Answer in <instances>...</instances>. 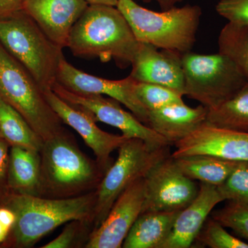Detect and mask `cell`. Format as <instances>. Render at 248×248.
Instances as JSON below:
<instances>
[{
    "instance_id": "obj_1",
    "label": "cell",
    "mask_w": 248,
    "mask_h": 248,
    "mask_svg": "<svg viewBox=\"0 0 248 248\" xmlns=\"http://www.w3.org/2000/svg\"><path fill=\"white\" fill-rule=\"evenodd\" d=\"M140 42L117 6L89 4L77 21L68 46L75 56L114 60L120 68L131 66Z\"/></svg>"
},
{
    "instance_id": "obj_2",
    "label": "cell",
    "mask_w": 248,
    "mask_h": 248,
    "mask_svg": "<svg viewBox=\"0 0 248 248\" xmlns=\"http://www.w3.org/2000/svg\"><path fill=\"white\" fill-rule=\"evenodd\" d=\"M96 190L66 199L10 193L1 203L16 215V222L9 234L13 246L29 248L68 222H89L93 226Z\"/></svg>"
},
{
    "instance_id": "obj_3",
    "label": "cell",
    "mask_w": 248,
    "mask_h": 248,
    "mask_svg": "<svg viewBox=\"0 0 248 248\" xmlns=\"http://www.w3.org/2000/svg\"><path fill=\"white\" fill-rule=\"evenodd\" d=\"M40 154L41 197L66 199L89 193L97 190L106 173L67 130L44 142Z\"/></svg>"
},
{
    "instance_id": "obj_4",
    "label": "cell",
    "mask_w": 248,
    "mask_h": 248,
    "mask_svg": "<svg viewBox=\"0 0 248 248\" xmlns=\"http://www.w3.org/2000/svg\"><path fill=\"white\" fill-rule=\"evenodd\" d=\"M116 6L139 42L182 54L193 48L202 15L200 6L187 4L157 12L134 0H119Z\"/></svg>"
},
{
    "instance_id": "obj_5",
    "label": "cell",
    "mask_w": 248,
    "mask_h": 248,
    "mask_svg": "<svg viewBox=\"0 0 248 248\" xmlns=\"http://www.w3.org/2000/svg\"><path fill=\"white\" fill-rule=\"evenodd\" d=\"M0 44L45 91L58 81L59 66L64 58L55 45L24 11L0 19Z\"/></svg>"
},
{
    "instance_id": "obj_6",
    "label": "cell",
    "mask_w": 248,
    "mask_h": 248,
    "mask_svg": "<svg viewBox=\"0 0 248 248\" xmlns=\"http://www.w3.org/2000/svg\"><path fill=\"white\" fill-rule=\"evenodd\" d=\"M0 97L25 119L44 142L66 131L44 90L1 44Z\"/></svg>"
},
{
    "instance_id": "obj_7",
    "label": "cell",
    "mask_w": 248,
    "mask_h": 248,
    "mask_svg": "<svg viewBox=\"0 0 248 248\" xmlns=\"http://www.w3.org/2000/svg\"><path fill=\"white\" fill-rule=\"evenodd\" d=\"M170 146L154 147L137 138L124 142L119 148L118 157L96 190L93 231L102 224L115 201L128 186L146 177L154 166L171 155Z\"/></svg>"
},
{
    "instance_id": "obj_8",
    "label": "cell",
    "mask_w": 248,
    "mask_h": 248,
    "mask_svg": "<svg viewBox=\"0 0 248 248\" xmlns=\"http://www.w3.org/2000/svg\"><path fill=\"white\" fill-rule=\"evenodd\" d=\"M182 65L184 95L208 110L231 99L248 81L234 62L219 52L183 54Z\"/></svg>"
},
{
    "instance_id": "obj_9",
    "label": "cell",
    "mask_w": 248,
    "mask_h": 248,
    "mask_svg": "<svg viewBox=\"0 0 248 248\" xmlns=\"http://www.w3.org/2000/svg\"><path fill=\"white\" fill-rule=\"evenodd\" d=\"M52 90L70 105L86 112L96 122L115 127L127 138L140 139L154 147L171 146L159 134L142 123L132 112L124 110L120 103L112 98L73 92L58 82L53 85Z\"/></svg>"
},
{
    "instance_id": "obj_10",
    "label": "cell",
    "mask_w": 248,
    "mask_h": 248,
    "mask_svg": "<svg viewBox=\"0 0 248 248\" xmlns=\"http://www.w3.org/2000/svg\"><path fill=\"white\" fill-rule=\"evenodd\" d=\"M144 180L146 192L141 214L181 211L198 193L194 180L179 170L171 155L154 166Z\"/></svg>"
},
{
    "instance_id": "obj_11",
    "label": "cell",
    "mask_w": 248,
    "mask_h": 248,
    "mask_svg": "<svg viewBox=\"0 0 248 248\" xmlns=\"http://www.w3.org/2000/svg\"><path fill=\"white\" fill-rule=\"evenodd\" d=\"M57 82L73 92L112 98L125 106L142 123L148 125L149 112L137 95V81L130 76L120 80L104 79L80 71L63 58L59 66Z\"/></svg>"
},
{
    "instance_id": "obj_12",
    "label": "cell",
    "mask_w": 248,
    "mask_h": 248,
    "mask_svg": "<svg viewBox=\"0 0 248 248\" xmlns=\"http://www.w3.org/2000/svg\"><path fill=\"white\" fill-rule=\"evenodd\" d=\"M144 177L128 186L112 205L102 224L90 233L86 248H120L141 215L145 201Z\"/></svg>"
},
{
    "instance_id": "obj_13",
    "label": "cell",
    "mask_w": 248,
    "mask_h": 248,
    "mask_svg": "<svg viewBox=\"0 0 248 248\" xmlns=\"http://www.w3.org/2000/svg\"><path fill=\"white\" fill-rule=\"evenodd\" d=\"M172 157L209 155L236 161H248V133L214 126L206 122L174 144Z\"/></svg>"
},
{
    "instance_id": "obj_14",
    "label": "cell",
    "mask_w": 248,
    "mask_h": 248,
    "mask_svg": "<svg viewBox=\"0 0 248 248\" xmlns=\"http://www.w3.org/2000/svg\"><path fill=\"white\" fill-rule=\"evenodd\" d=\"M46 99L62 122L69 125L83 139L96 156L98 164L106 172L113 163L111 154L128 140L122 135H113L99 128L86 112L70 105L52 89L44 91Z\"/></svg>"
},
{
    "instance_id": "obj_15",
    "label": "cell",
    "mask_w": 248,
    "mask_h": 248,
    "mask_svg": "<svg viewBox=\"0 0 248 248\" xmlns=\"http://www.w3.org/2000/svg\"><path fill=\"white\" fill-rule=\"evenodd\" d=\"M140 42L130 76L138 82L166 86L184 96L183 54Z\"/></svg>"
},
{
    "instance_id": "obj_16",
    "label": "cell",
    "mask_w": 248,
    "mask_h": 248,
    "mask_svg": "<svg viewBox=\"0 0 248 248\" xmlns=\"http://www.w3.org/2000/svg\"><path fill=\"white\" fill-rule=\"evenodd\" d=\"M89 5L86 0H24L22 11L55 45L64 48L73 26Z\"/></svg>"
},
{
    "instance_id": "obj_17",
    "label": "cell",
    "mask_w": 248,
    "mask_h": 248,
    "mask_svg": "<svg viewBox=\"0 0 248 248\" xmlns=\"http://www.w3.org/2000/svg\"><path fill=\"white\" fill-rule=\"evenodd\" d=\"M223 202L217 186L201 182L197 197L179 212L172 231L160 248H190L213 209Z\"/></svg>"
},
{
    "instance_id": "obj_18",
    "label": "cell",
    "mask_w": 248,
    "mask_h": 248,
    "mask_svg": "<svg viewBox=\"0 0 248 248\" xmlns=\"http://www.w3.org/2000/svg\"><path fill=\"white\" fill-rule=\"evenodd\" d=\"M208 112V109L202 104L196 108L184 102L172 104L149 111L148 126L172 146L205 123Z\"/></svg>"
},
{
    "instance_id": "obj_19",
    "label": "cell",
    "mask_w": 248,
    "mask_h": 248,
    "mask_svg": "<svg viewBox=\"0 0 248 248\" xmlns=\"http://www.w3.org/2000/svg\"><path fill=\"white\" fill-rule=\"evenodd\" d=\"M40 152L11 147L8 172L10 193L40 196Z\"/></svg>"
},
{
    "instance_id": "obj_20",
    "label": "cell",
    "mask_w": 248,
    "mask_h": 248,
    "mask_svg": "<svg viewBox=\"0 0 248 248\" xmlns=\"http://www.w3.org/2000/svg\"><path fill=\"white\" fill-rule=\"evenodd\" d=\"M180 211L142 213L124 240V248H160Z\"/></svg>"
},
{
    "instance_id": "obj_21",
    "label": "cell",
    "mask_w": 248,
    "mask_h": 248,
    "mask_svg": "<svg viewBox=\"0 0 248 248\" xmlns=\"http://www.w3.org/2000/svg\"><path fill=\"white\" fill-rule=\"evenodd\" d=\"M174 159L177 167L187 177L215 186L223 184L241 162L209 155H193Z\"/></svg>"
},
{
    "instance_id": "obj_22",
    "label": "cell",
    "mask_w": 248,
    "mask_h": 248,
    "mask_svg": "<svg viewBox=\"0 0 248 248\" xmlns=\"http://www.w3.org/2000/svg\"><path fill=\"white\" fill-rule=\"evenodd\" d=\"M0 137L10 146L40 152L44 141L14 108L0 97Z\"/></svg>"
},
{
    "instance_id": "obj_23",
    "label": "cell",
    "mask_w": 248,
    "mask_h": 248,
    "mask_svg": "<svg viewBox=\"0 0 248 248\" xmlns=\"http://www.w3.org/2000/svg\"><path fill=\"white\" fill-rule=\"evenodd\" d=\"M206 123L248 133V81L231 99L209 110Z\"/></svg>"
},
{
    "instance_id": "obj_24",
    "label": "cell",
    "mask_w": 248,
    "mask_h": 248,
    "mask_svg": "<svg viewBox=\"0 0 248 248\" xmlns=\"http://www.w3.org/2000/svg\"><path fill=\"white\" fill-rule=\"evenodd\" d=\"M218 44L219 53L231 59L248 81V27L228 22Z\"/></svg>"
},
{
    "instance_id": "obj_25",
    "label": "cell",
    "mask_w": 248,
    "mask_h": 248,
    "mask_svg": "<svg viewBox=\"0 0 248 248\" xmlns=\"http://www.w3.org/2000/svg\"><path fill=\"white\" fill-rule=\"evenodd\" d=\"M135 91L140 102L148 112L172 104L184 102L183 100L184 96L161 85L137 81Z\"/></svg>"
},
{
    "instance_id": "obj_26",
    "label": "cell",
    "mask_w": 248,
    "mask_h": 248,
    "mask_svg": "<svg viewBox=\"0 0 248 248\" xmlns=\"http://www.w3.org/2000/svg\"><path fill=\"white\" fill-rule=\"evenodd\" d=\"M227 202L223 208L212 212V218L248 241V204Z\"/></svg>"
},
{
    "instance_id": "obj_27",
    "label": "cell",
    "mask_w": 248,
    "mask_h": 248,
    "mask_svg": "<svg viewBox=\"0 0 248 248\" xmlns=\"http://www.w3.org/2000/svg\"><path fill=\"white\" fill-rule=\"evenodd\" d=\"M196 241L210 248H248V242L230 234L212 217L205 222Z\"/></svg>"
},
{
    "instance_id": "obj_28",
    "label": "cell",
    "mask_w": 248,
    "mask_h": 248,
    "mask_svg": "<svg viewBox=\"0 0 248 248\" xmlns=\"http://www.w3.org/2000/svg\"><path fill=\"white\" fill-rule=\"evenodd\" d=\"M217 187L225 202L248 204V161H241L225 182Z\"/></svg>"
},
{
    "instance_id": "obj_29",
    "label": "cell",
    "mask_w": 248,
    "mask_h": 248,
    "mask_svg": "<svg viewBox=\"0 0 248 248\" xmlns=\"http://www.w3.org/2000/svg\"><path fill=\"white\" fill-rule=\"evenodd\" d=\"M216 11L228 22L248 27V0H220Z\"/></svg>"
},
{
    "instance_id": "obj_30",
    "label": "cell",
    "mask_w": 248,
    "mask_h": 248,
    "mask_svg": "<svg viewBox=\"0 0 248 248\" xmlns=\"http://www.w3.org/2000/svg\"><path fill=\"white\" fill-rule=\"evenodd\" d=\"M92 226L89 222L71 221L67 223L64 229L58 237L53 241L41 247L42 248H73L79 239L80 235H82L86 228ZM93 228V226H92Z\"/></svg>"
},
{
    "instance_id": "obj_31",
    "label": "cell",
    "mask_w": 248,
    "mask_h": 248,
    "mask_svg": "<svg viewBox=\"0 0 248 248\" xmlns=\"http://www.w3.org/2000/svg\"><path fill=\"white\" fill-rule=\"evenodd\" d=\"M10 148L9 143L0 137V202L10 194L8 186Z\"/></svg>"
},
{
    "instance_id": "obj_32",
    "label": "cell",
    "mask_w": 248,
    "mask_h": 248,
    "mask_svg": "<svg viewBox=\"0 0 248 248\" xmlns=\"http://www.w3.org/2000/svg\"><path fill=\"white\" fill-rule=\"evenodd\" d=\"M16 220V215L11 208L4 205L0 207V244L9 237Z\"/></svg>"
},
{
    "instance_id": "obj_33",
    "label": "cell",
    "mask_w": 248,
    "mask_h": 248,
    "mask_svg": "<svg viewBox=\"0 0 248 248\" xmlns=\"http://www.w3.org/2000/svg\"><path fill=\"white\" fill-rule=\"evenodd\" d=\"M23 2L24 0H0V19L22 11Z\"/></svg>"
},
{
    "instance_id": "obj_34",
    "label": "cell",
    "mask_w": 248,
    "mask_h": 248,
    "mask_svg": "<svg viewBox=\"0 0 248 248\" xmlns=\"http://www.w3.org/2000/svg\"><path fill=\"white\" fill-rule=\"evenodd\" d=\"M141 1L144 3H151L154 1L159 5L161 11H165V10L177 6V4L182 2L184 0H141Z\"/></svg>"
},
{
    "instance_id": "obj_35",
    "label": "cell",
    "mask_w": 248,
    "mask_h": 248,
    "mask_svg": "<svg viewBox=\"0 0 248 248\" xmlns=\"http://www.w3.org/2000/svg\"><path fill=\"white\" fill-rule=\"evenodd\" d=\"M119 0H86L89 4H104L117 6Z\"/></svg>"
}]
</instances>
